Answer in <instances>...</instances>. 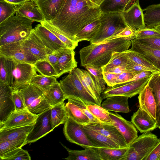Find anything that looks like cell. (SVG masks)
I'll use <instances>...</instances> for the list:
<instances>
[{"mask_svg":"<svg viewBox=\"0 0 160 160\" xmlns=\"http://www.w3.org/2000/svg\"><path fill=\"white\" fill-rule=\"evenodd\" d=\"M102 14L99 6L90 0H63L55 18L47 22L69 39L78 42L76 39L78 33L98 19Z\"/></svg>","mask_w":160,"mask_h":160,"instance_id":"1","label":"cell"},{"mask_svg":"<svg viewBox=\"0 0 160 160\" xmlns=\"http://www.w3.org/2000/svg\"><path fill=\"white\" fill-rule=\"evenodd\" d=\"M131 44V39L123 38L91 43L79 51L80 65L83 67L94 65L102 68L109 62L113 52L128 50Z\"/></svg>","mask_w":160,"mask_h":160,"instance_id":"2","label":"cell"},{"mask_svg":"<svg viewBox=\"0 0 160 160\" xmlns=\"http://www.w3.org/2000/svg\"><path fill=\"white\" fill-rule=\"evenodd\" d=\"M16 14L0 23V46L25 40L33 29V21Z\"/></svg>","mask_w":160,"mask_h":160,"instance_id":"3","label":"cell"},{"mask_svg":"<svg viewBox=\"0 0 160 160\" xmlns=\"http://www.w3.org/2000/svg\"><path fill=\"white\" fill-rule=\"evenodd\" d=\"M99 19L100 25L96 35L91 40V43L101 42L118 33L128 26L122 13H102Z\"/></svg>","mask_w":160,"mask_h":160,"instance_id":"4","label":"cell"},{"mask_svg":"<svg viewBox=\"0 0 160 160\" xmlns=\"http://www.w3.org/2000/svg\"><path fill=\"white\" fill-rule=\"evenodd\" d=\"M158 140L157 136L150 132L143 133L129 145L120 160H145Z\"/></svg>","mask_w":160,"mask_h":160,"instance_id":"5","label":"cell"},{"mask_svg":"<svg viewBox=\"0 0 160 160\" xmlns=\"http://www.w3.org/2000/svg\"><path fill=\"white\" fill-rule=\"evenodd\" d=\"M59 83L67 99L81 100L88 105H100L84 87L74 69L61 80Z\"/></svg>","mask_w":160,"mask_h":160,"instance_id":"6","label":"cell"},{"mask_svg":"<svg viewBox=\"0 0 160 160\" xmlns=\"http://www.w3.org/2000/svg\"><path fill=\"white\" fill-rule=\"evenodd\" d=\"M24 98L26 108L32 113L38 115L52 107L47 102L44 92L30 84L19 90Z\"/></svg>","mask_w":160,"mask_h":160,"instance_id":"7","label":"cell"},{"mask_svg":"<svg viewBox=\"0 0 160 160\" xmlns=\"http://www.w3.org/2000/svg\"><path fill=\"white\" fill-rule=\"evenodd\" d=\"M36 71L33 65L12 59L10 86L13 90L19 91L29 85Z\"/></svg>","mask_w":160,"mask_h":160,"instance_id":"8","label":"cell"},{"mask_svg":"<svg viewBox=\"0 0 160 160\" xmlns=\"http://www.w3.org/2000/svg\"><path fill=\"white\" fill-rule=\"evenodd\" d=\"M63 132L67 140L84 148L95 147L89 140L81 125L68 117L64 123Z\"/></svg>","mask_w":160,"mask_h":160,"instance_id":"9","label":"cell"},{"mask_svg":"<svg viewBox=\"0 0 160 160\" xmlns=\"http://www.w3.org/2000/svg\"><path fill=\"white\" fill-rule=\"evenodd\" d=\"M150 77L122 85L108 86L102 93L103 99L115 96H122L131 98L139 94L148 83Z\"/></svg>","mask_w":160,"mask_h":160,"instance_id":"10","label":"cell"},{"mask_svg":"<svg viewBox=\"0 0 160 160\" xmlns=\"http://www.w3.org/2000/svg\"><path fill=\"white\" fill-rule=\"evenodd\" d=\"M22 41L0 46V55L19 62L33 65L38 60L22 46Z\"/></svg>","mask_w":160,"mask_h":160,"instance_id":"11","label":"cell"},{"mask_svg":"<svg viewBox=\"0 0 160 160\" xmlns=\"http://www.w3.org/2000/svg\"><path fill=\"white\" fill-rule=\"evenodd\" d=\"M53 130L51 124L50 108L38 115L32 129L26 138V144L36 142Z\"/></svg>","mask_w":160,"mask_h":160,"instance_id":"12","label":"cell"},{"mask_svg":"<svg viewBox=\"0 0 160 160\" xmlns=\"http://www.w3.org/2000/svg\"><path fill=\"white\" fill-rule=\"evenodd\" d=\"M38 116L27 109L14 111L6 120L0 123V129L34 124Z\"/></svg>","mask_w":160,"mask_h":160,"instance_id":"13","label":"cell"},{"mask_svg":"<svg viewBox=\"0 0 160 160\" xmlns=\"http://www.w3.org/2000/svg\"><path fill=\"white\" fill-rule=\"evenodd\" d=\"M22 44L38 60H46L48 55L53 53L44 45L33 29L28 37L22 41Z\"/></svg>","mask_w":160,"mask_h":160,"instance_id":"14","label":"cell"},{"mask_svg":"<svg viewBox=\"0 0 160 160\" xmlns=\"http://www.w3.org/2000/svg\"><path fill=\"white\" fill-rule=\"evenodd\" d=\"M59 58L56 71L57 78L66 73H70L76 68L78 62L75 58L74 50L69 48H63L56 51Z\"/></svg>","mask_w":160,"mask_h":160,"instance_id":"15","label":"cell"},{"mask_svg":"<svg viewBox=\"0 0 160 160\" xmlns=\"http://www.w3.org/2000/svg\"><path fill=\"white\" fill-rule=\"evenodd\" d=\"M112 124L114 126L129 145L138 137V132L135 126L117 113L109 112Z\"/></svg>","mask_w":160,"mask_h":160,"instance_id":"16","label":"cell"},{"mask_svg":"<svg viewBox=\"0 0 160 160\" xmlns=\"http://www.w3.org/2000/svg\"><path fill=\"white\" fill-rule=\"evenodd\" d=\"M13 91L9 85L0 82V123L6 120L15 110Z\"/></svg>","mask_w":160,"mask_h":160,"instance_id":"17","label":"cell"},{"mask_svg":"<svg viewBox=\"0 0 160 160\" xmlns=\"http://www.w3.org/2000/svg\"><path fill=\"white\" fill-rule=\"evenodd\" d=\"M122 13L126 24L134 30L146 28L143 11L140 7L139 0H137L129 9Z\"/></svg>","mask_w":160,"mask_h":160,"instance_id":"18","label":"cell"},{"mask_svg":"<svg viewBox=\"0 0 160 160\" xmlns=\"http://www.w3.org/2000/svg\"><path fill=\"white\" fill-rule=\"evenodd\" d=\"M86 125L107 137L120 148L129 147L122 135L112 124L98 122L90 123Z\"/></svg>","mask_w":160,"mask_h":160,"instance_id":"19","label":"cell"},{"mask_svg":"<svg viewBox=\"0 0 160 160\" xmlns=\"http://www.w3.org/2000/svg\"><path fill=\"white\" fill-rule=\"evenodd\" d=\"M33 29L46 47L52 52L63 48H68L53 33L41 23L38 24Z\"/></svg>","mask_w":160,"mask_h":160,"instance_id":"20","label":"cell"},{"mask_svg":"<svg viewBox=\"0 0 160 160\" xmlns=\"http://www.w3.org/2000/svg\"><path fill=\"white\" fill-rule=\"evenodd\" d=\"M74 70L84 87L101 106L103 99L101 93L93 75L88 71L78 68Z\"/></svg>","mask_w":160,"mask_h":160,"instance_id":"21","label":"cell"},{"mask_svg":"<svg viewBox=\"0 0 160 160\" xmlns=\"http://www.w3.org/2000/svg\"><path fill=\"white\" fill-rule=\"evenodd\" d=\"M14 5L16 13L40 23L45 21L35 0H27Z\"/></svg>","mask_w":160,"mask_h":160,"instance_id":"22","label":"cell"},{"mask_svg":"<svg viewBox=\"0 0 160 160\" xmlns=\"http://www.w3.org/2000/svg\"><path fill=\"white\" fill-rule=\"evenodd\" d=\"M131 122L141 133L152 131L157 128L156 120L140 108L132 116Z\"/></svg>","mask_w":160,"mask_h":160,"instance_id":"23","label":"cell"},{"mask_svg":"<svg viewBox=\"0 0 160 160\" xmlns=\"http://www.w3.org/2000/svg\"><path fill=\"white\" fill-rule=\"evenodd\" d=\"M138 98L139 108L146 111L156 120V102L152 89L148 82L139 94Z\"/></svg>","mask_w":160,"mask_h":160,"instance_id":"24","label":"cell"},{"mask_svg":"<svg viewBox=\"0 0 160 160\" xmlns=\"http://www.w3.org/2000/svg\"><path fill=\"white\" fill-rule=\"evenodd\" d=\"M130 50L136 52L151 63L160 71V50L146 46L133 40Z\"/></svg>","mask_w":160,"mask_h":160,"instance_id":"25","label":"cell"},{"mask_svg":"<svg viewBox=\"0 0 160 160\" xmlns=\"http://www.w3.org/2000/svg\"><path fill=\"white\" fill-rule=\"evenodd\" d=\"M82 126L88 138L96 148H120L118 145L110 139L99 132L87 125Z\"/></svg>","mask_w":160,"mask_h":160,"instance_id":"26","label":"cell"},{"mask_svg":"<svg viewBox=\"0 0 160 160\" xmlns=\"http://www.w3.org/2000/svg\"><path fill=\"white\" fill-rule=\"evenodd\" d=\"M128 97L115 96L108 97L101 104V106L108 111L127 113L129 112Z\"/></svg>","mask_w":160,"mask_h":160,"instance_id":"27","label":"cell"},{"mask_svg":"<svg viewBox=\"0 0 160 160\" xmlns=\"http://www.w3.org/2000/svg\"><path fill=\"white\" fill-rule=\"evenodd\" d=\"M34 124L0 129V141L26 140Z\"/></svg>","mask_w":160,"mask_h":160,"instance_id":"28","label":"cell"},{"mask_svg":"<svg viewBox=\"0 0 160 160\" xmlns=\"http://www.w3.org/2000/svg\"><path fill=\"white\" fill-rule=\"evenodd\" d=\"M137 0H103L99 6L102 13L123 12L129 9Z\"/></svg>","mask_w":160,"mask_h":160,"instance_id":"29","label":"cell"},{"mask_svg":"<svg viewBox=\"0 0 160 160\" xmlns=\"http://www.w3.org/2000/svg\"><path fill=\"white\" fill-rule=\"evenodd\" d=\"M68 152L67 160H101L95 147H88L83 150L71 149L61 143Z\"/></svg>","mask_w":160,"mask_h":160,"instance_id":"30","label":"cell"},{"mask_svg":"<svg viewBox=\"0 0 160 160\" xmlns=\"http://www.w3.org/2000/svg\"><path fill=\"white\" fill-rule=\"evenodd\" d=\"M46 21L55 18L63 0H35Z\"/></svg>","mask_w":160,"mask_h":160,"instance_id":"31","label":"cell"},{"mask_svg":"<svg viewBox=\"0 0 160 160\" xmlns=\"http://www.w3.org/2000/svg\"><path fill=\"white\" fill-rule=\"evenodd\" d=\"M67 99L68 101L65 104V107L68 117L81 125H88L89 123V119L81 108L74 102L72 99L68 98Z\"/></svg>","mask_w":160,"mask_h":160,"instance_id":"32","label":"cell"},{"mask_svg":"<svg viewBox=\"0 0 160 160\" xmlns=\"http://www.w3.org/2000/svg\"><path fill=\"white\" fill-rule=\"evenodd\" d=\"M44 93L47 102L52 107L63 102L67 99L59 82L44 91Z\"/></svg>","mask_w":160,"mask_h":160,"instance_id":"33","label":"cell"},{"mask_svg":"<svg viewBox=\"0 0 160 160\" xmlns=\"http://www.w3.org/2000/svg\"><path fill=\"white\" fill-rule=\"evenodd\" d=\"M142 10L146 28H153L160 24V3L149 5Z\"/></svg>","mask_w":160,"mask_h":160,"instance_id":"34","label":"cell"},{"mask_svg":"<svg viewBox=\"0 0 160 160\" xmlns=\"http://www.w3.org/2000/svg\"><path fill=\"white\" fill-rule=\"evenodd\" d=\"M148 83L152 89L156 104V121L160 129V73H154L150 78Z\"/></svg>","mask_w":160,"mask_h":160,"instance_id":"35","label":"cell"},{"mask_svg":"<svg viewBox=\"0 0 160 160\" xmlns=\"http://www.w3.org/2000/svg\"><path fill=\"white\" fill-rule=\"evenodd\" d=\"M68 117L64 102L51 108V118L52 128L54 129L64 124Z\"/></svg>","mask_w":160,"mask_h":160,"instance_id":"36","label":"cell"},{"mask_svg":"<svg viewBox=\"0 0 160 160\" xmlns=\"http://www.w3.org/2000/svg\"><path fill=\"white\" fill-rule=\"evenodd\" d=\"M128 148H95L99 153L101 160H120Z\"/></svg>","mask_w":160,"mask_h":160,"instance_id":"37","label":"cell"},{"mask_svg":"<svg viewBox=\"0 0 160 160\" xmlns=\"http://www.w3.org/2000/svg\"><path fill=\"white\" fill-rule=\"evenodd\" d=\"M100 25L99 19L86 26L76 35V41L78 42L82 41H90L98 32Z\"/></svg>","mask_w":160,"mask_h":160,"instance_id":"38","label":"cell"},{"mask_svg":"<svg viewBox=\"0 0 160 160\" xmlns=\"http://www.w3.org/2000/svg\"><path fill=\"white\" fill-rule=\"evenodd\" d=\"M58 82L55 76H46L36 73L32 78L30 84L36 86L44 92Z\"/></svg>","mask_w":160,"mask_h":160,"instance_id":"39","label":"cell"},{"mask_svg":"<svg viewBox=\"0 0 160 160\" xmlns=\"http://www.w3.org/2000/svg\"><path fill=\"white\" fill-rule=\"evenodd\" d=\"M12 59L0 55V82L10 85Z\"/></svg>","mask_w":160,"mask_h":160,"instance_id":"40","label":"cell"},{"mask_svg":"<svg viewBox=\"0 0 160 160\" xmlns=\"http://www.w3.org/2000/svg\"><path fill=\"white\" fill-rule=\"evenodd\" d=\"M128 59L125 54V51L113 52L107 64L102 67L103 71L106 72L112 68L120 66H126Z\"/></svg>","mask_w":160,"mask_h":160,"instance_id":"41","label":"cell"},{"mask_svg":"<svg viewBox=\"0 0 160 160\" xmlns=\"http://www.w3.org/2000/svg\"><path fill=\"white\" fill-rule=\"evenodd\" d=\"M87 107L91 113L100 122L112 124V121L109 115V112L102 107L101 106L97 104H87Z\"/></svg>","mask_w":160,"mask_h":160,"instance_id":"42","label":"cell"},{"mask_svg":"<svg viewBox=\"0 0 160 160\" xmlns=\"http://www.w3.org/2000/svg\"><path fill=\"white\" fill-rule=\"evenodd\" d=\"M126 56L134 63L147 68L155 72H160V71L151 63L136 52L130 49L125 51Z\"/></svg>","mask_w":160,"mask_h":160,"instance_id":"43","label":"cell"},{"mask_svg":"<svg viewBox=\"0 0 160 160\" xmlns=\"http://www.w3.org/2000/svg\"><path fill=\"white\" fill-rule=\"evenodd\" d=\"M37 71L46 76L56 77L57 73L52 66L47 60H38L33 65Z\"/></svg>","mask_w":160,"mask_h":160,"instance_id":"44","label":"cell"},{"mask_svg":"<svg viewBox=\"0 0 160 160\" xmlns=\"http://www.w3.org/2000/svg\"><path fill=\"white\" fill-rule=\"evenodd\" d=\"M26 140L0 141V157L26 145Z\"/></svg>","mask_w":160,"mask_h":160,"instance_id":"45","label":"cell"},{"mask_svg":"<svg viewBox=\"0 0 160 160\" xmlns=\"http://www.w3.org/2000/svg\"><path fill=\"white\" fill-rule=\"evenodd\" d=\"M40 23L53 33L68 48L74 50L78 46V42L73 41L65 36L47 21H45Z\"/></svg>","mask_w":160,"mask_h":160,"instance_id":"46","label":"cell"},{"mask_svg":"<svg viewBox=\"0 0 160 160\" xmlns=\"http://www.w3.org/2000/svg\"><path fill=\"white\" fill-rule=\"evenodd\" d=\"M84 67L93 76L102 94L106 89V84L104 78L102 68L94 65H88Z\"/></svg>","mask_w":160,"mask_h":160,"instance_id":"47","label":"cell"},{"mask_svg":"<svg viewBox=\"0 0 160 160\" xmlns=\"http://www.w3.org/2000/svg\"><path fill=\"white\" fill-rule=\"evenodd\" d=\"M0 159L8 160H31V158L28 151L22 148H17L0 157Z\"/></svg>","mask_w":160,"mask_h":160,"instance_id":"48","label":"cell"},{"mask_svg":"<svg viewBox=\"0 0 160 160\" xmlns=\"http://www.w3.org/2000/svg\"><path fill=\"white\" fill-rule=\"evenodd\" d=\"M0 23L16 13L14 4L4 0H0Z\"/></svg>","mask_w":160,"mask_h":160,"instance_id":"49","label":"cell"},{"mask_svg":"<svg viewBox=\"0 0 160 160\" xmlns=\"http://www.w3.org/2000/svg\"><path fill=\"white\" fill-rule=\"evenodd\" d=\"M151 37H160V32L153 28H146L135 31L134 39Z\"/></svg>","mask_w":160,"mask_h":160,"instance_id":"50","label":"cell"},{"mask_svg":"<svg viewBox=\"0 0 160 160\" xmlns=\"http://www.w3.org/2000/svg\"><path fill=\"white\" fill-rule=\"evenodd\" d=\"M133 40L150 48L160 50V37L147 38Z\"/></svg>","mask_w":160,"mask_h":160,"instance_id":"51","label":"cell"},{"mask_svg":"<svg viewBox=\"0 0 160 160\" xmlns=\"http://www.w3.org/2000/svg\"><path fill=\"white\" fill-rule=\"evenodd\" d=\"M12 99L15 107L14 111H18L27 109L24 98L19 91L13 90Z\"/></svg>","mask_w":160,"mask_h":160,"instance_id":"52","label":"cell"},{"mask_svg":"<svg viewBox=\"0 0 160 160\" xmlns=\"http://www.w3.org/2000/svg\"><path fill=\"white\" fill-rule=\"evenodd\" d=\"M72 99L74 102L81 108L85 114L89 118L90 120L89 123L101 122L89 110L85 103L81 100Z\"/></svg>","mask_w":160,"mask_h":160,"instance_id":"53","label":"cell"},{"mask_svg":"<svg viewBox=\"0 0 160 160\" xmlns=\"http://www.w3.org/2000/svg\"><path fill=\"white\" fill-rule=\"evenodd\" d=\"M139 72L128 71L118 74L116 79V85L124 83L131 79Z\"/></svg>","mask_w":160,"mask_h":160,"instance_id":"54","label":"cell"},{"mask_svg":"<svg viewBox=\"0 0 160 160\" xmlns=\"http://www.w3.org/2000/svg\"><path fill=\"white\" fill-rule=\"evenodd\" d=\"M135 32V30L127 26L120 32L108 39L123 38H129L132 40L134 39Z\"/></svg>","mask_w":160,"mask_h":160,"instance_id":"55","label":"cell"},{"mask_svg":"<svg viewBox=\"0 0 160 160\" xmlns=\"http://www.w3.org/2000/svg\"><path fill=\"white\" fill-rule=\"evenodd\" d=\"M104 79L108 86L113 87L116 85V79L118 74L103 71Z\"/></svg>","mask_w":160,"mask_h":160,"instance_id":"56","label":"cell"},{"mask_svg":"<svg viewBox=\"0 0 160 160\" xmlns=\"http://www.w3.org/2000/svg\"><path fill=\"white\" fill-rule=\"evenodd\" d=\"M128 60L126 67L129 71L132 72H140L145 70H150L145 67L134 63L128 58Z\"/></svg>","mask_w":160,"mask_h":160,"instance_id":"57","label":"cell"},{"mask_svg":"<svg viewBox=\"0 0 160 160\" xmlns=\"http://www.w3.org/2000/svg\"><path fill=\"white\" fill-rule=\"evenodd\" d=\"M145 160H160V138L156 146Z\"/></svg>","mask_w":160,"mask_h":160,"instance_id":"58","label":"cell"},{"mask_svg":"<svg viewBox=\"0 0 160 160\" xmlns=\"http://www.w3.org/2000/svg\"><path fill=\"white\" fill-rule=\"evenodd\" d=\"M58 58V55L55 51L48 55L46 59L52 66L55 71L57 67Z\"/></svg>","mask_w":160,"mask_h":160,"instance_id":"59","label":"cell"},{"mask_svg":"<svg viewBox=\"0 0 160 160\" xmlns=\"http://www.w3.org/2000/svg\"><path fill=\"white\" fill-rule=\"evenodd\" d=\"M128 71H130L127 69L126 66H120L111 68L106 72L113 73L116 74H119L123 72Z\"/></svg>","mask_w":160,"mask_h":160,"instance_id":"60","label":"cell"},{"mask_svg":"<svg viewBox=\"0 0 160 160\" xmlns=\"http://www.w3.org/2000/svg\"><path fill=\"white\" fill-rule=\"evenodd\" d=\"M7 2L11 3L14 5L21 4L27 0H4Z\"/></svg>","mask_w":160,"mask_h":160,"instance_id":"61","label":"cell"},{"mask_svg":"<svg viewBox=\"0 0 160 160\" xmlns=\"http://www.w3.org/2000/svg\"><path fill=\"white\" fill-rule=\"evenodd\" d=\"M90 1L93 3L99 6L103 0H90Z\"/></svg>","mask_w":160,"mask_h":160,"instance_id":"62","label":"cell"},{"mask_svg":"<svg viewBox=\"0 0 160 160\" xmlns=\"http://www.w3.org/2000/svg\"><path fill=\"white\" fill-rule=\"evenodd\" d=\"M153 28L160 32V24L156 26Z\"/></svg>","mask_w":160,"mask_h":160,"instance_id":"63","label":"cell"}]
</instances>
